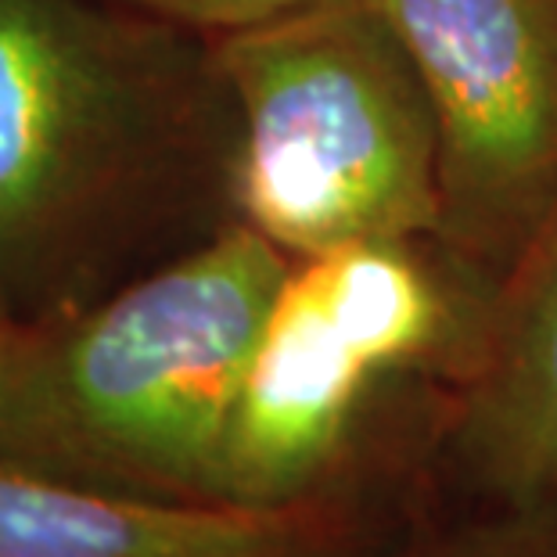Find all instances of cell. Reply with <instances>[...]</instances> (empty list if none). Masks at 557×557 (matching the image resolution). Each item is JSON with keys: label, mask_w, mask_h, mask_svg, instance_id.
Here are the masks:
<instances>
[{"label": "cell", "mask_w": 557, "mask_h": 557, "mask_svg": "<svg viewBox=\"0 0 557 557\" xmlns=\"http://www.w3.org/2000/svg\"><path fill=\"white\" fill-rule=\"evenodd\" d=\"M377 557H557V496L504 507L432 493Z\"/></svg>", "instance_id": "ba28073f"}, {"label": "cell", "mask_w": 557, "mask_h": 557, "mask_svg": "<svg viewBox=\"0 0 557 557\" xmlns=\"http://www.w3.org/2000/svg\"><path fill=\"white\" fill-rule=\"evenodd\" d=\"M22 335H26V320H18L15 310L4 302V295H0V388H4V382H8L11 363H15Z\"/></svg>", "instance_id": "30bf717a"}, {"label": "cell", "mask_w": 557, "mask_h": 557, "mask_svg": "<svg viewBox=\"0 0 557 557\" xmlns=\"http://www.w3.org/2000/svg\"><path fill=\"white\" fill-rule=\"evenodd\" d=\"M432 485L460 504L557 496V198L496 292L475 363L446 396Z\"/></svg>", "instance_id": "52a82bcc"}, {"label": "cell", "mask_w": 557, "mask_h": 557, "mask_svg": "<svg viewBox=\"0 0 557 557\" xmlns=\"http://www.w3.org/2000/svg\"><path fill=\"white\" fill-rule=\"evenodd\" d=\"M212 44L238 104L234 216L245 227L292 259L432 238V104L371 0H317Z\"/></svg>", "instance_id": "3957f363"}, {"label": "cell", "mask_w": 557, "mask_h": 557, "mask_svg": "<svg viewBox=\"0 0 557 557\" xmlns=\"http://www.w3.org/2000/svg\"><path fill=\"white\" fill-rule=\"evenodd\" d=\"M435 120L432 242L500 292L557 198V0H371Z\"/></svg>", "instance_id": "277c9868"}, {"label": "cell", "mask_w": 557, "mask_h": 557, "mask_svg": "<svg viewBox=\"0 0 557 557\" xmlns=\"http://www.w3.org/2000/svg\"><path fill=\"white\" fill-rule=\"evenodd\" d=\"M216 44L115 0H0V295L54 320L234 216Z\"/></svg>", "instance_id": "6da1fadb"}, {"label": "cell", "mask_w": 557, "mask_h": 557, "mask_svg": "<svg viewBox=\"0 0 557 557\" xmlns=\"http://www.w3.org/2000/svg\"><path fill=\"white\" fill-rule=\"evenodd\" d=\"M115 4L216 40L227 37V33L259 26V22L281 18L288 11L310 8L317 0H115Z\"/></svg>", "instance_id": "9c48e42d"}, {"label": "cell", "mask_w": 557, "mask_h": 557, "mask_svg": "<svg viewBox=\"0 0 557 557\" xmlns=\"http://www.w3.org/2000/svg\"><path fill=\"white\" fill-rule=\"evenodd\" d=\"M446 396L342 327L292 259L231 407L223 504L429 493Z\"/></svg>", "instance_id": "5b68a950"}, {"label": "cell", "mask_w": 557, "mask_h": 557, "mask_svg": "<svg viewBox=\"0 0 557 557\" xmlns=\"http://www.w3.org/2000/svg\"><path fill=\"white\" fill-rule=\"evenodd\" d=\"M292 270L227 223L54 320H26L0 388V460L90 490L223 504V438L245 363Z\"/></svg>", "instance_id": "7a4b0ae2"}, {"label": "cell", "mask_w": 557, "mask_h": 557, "mask_svg": "<svg viewBox=\"0 0 557 557\" xmlns=\"http://www.w3.org/2000/svg\"><path fill=\"white\" fill-rule=\"evenodd\" d=\"M413 496L335 493L288 507L170 504L0 460V557H377Z\"/></svg>", "instance_id": "8992f818"}]
</instances>
